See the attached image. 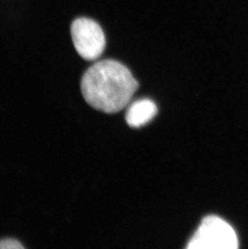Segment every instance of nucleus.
Returning <instances> with one entry per match:
<instances>
[{"label":"nucleus","instance_id":"f257e3e1","mask_svg":"<svg viewBox=\"0 0 248 249\" xmlns=\"http://www.w3.org/2000/svg\"><path fill=\"white\" fill-rule=\"evenodd\" d=\"M131 71L120 61L106 59L90 66L82 76L85 100L98 111L116 113L126 107L138 89Z\"/></svg>","mask_w":248,"mask_h":249},{"label":"nucleus","instance_id":"f03ea898","mask_svg":"<svg viewBox=\"0 0 248 249\" xmlns=\"http://www.w3.org/2000/svg\"><path fill=\"white\" fill-rule=\"evenodd\" d=\"M239 247L236 233L229 223L211 215L201 221L189 241V249H235Z\"/></svg>","mask_w":248,"mask_h":249},{"label":"nucleus","instance_id":"7ed1b4c3","mask_svg":"<svg viewBox=\"0 0 248 249\" xmlns=\"http://www.w3.org/2000/svg\"><path fill=\"white\" fill-rule=\"evenodd\" d=\"M71 36L75 49L85 60H96L104 51L105 35L100 25L93 19H75L71 25Z\"/></svg>","mask_w":248,"mask_h":249},{"label":"nucleus","instance_id":"20e7f679","mask_svg":"<svg viewBox=\"0 0 248 249\" xmlns=\"http://www.w3.org/2000/svg\"><path fill=\"white\" fill-rule=\"evenodd\" d=\"M157 107L151 99H140L134 102L127 109L126 120L132 127H139L148 124L157 113Z\"/></svg>","mask_w":248,"mask_h":249},{"label":"nucleus","instance_id":"39448f33","mask_svg":"<svg viewBox=\"0 0 248 249\" xmlns=\"http://www.w3.org/2000/svg\"><path fill=\"white\" fill-rule=\"evenodd\" d=\"M24 246L19 241L15 239H4L0 240V249H24Z\"/></svg>","mask_w":248,"mask_h":249}]
</instances>
